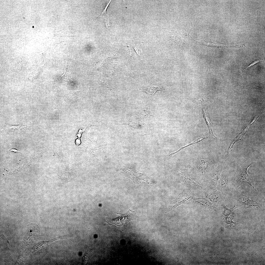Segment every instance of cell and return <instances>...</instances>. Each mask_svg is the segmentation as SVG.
<instances>
[{
    "label": "cell",
    "mask_w": 265,
    "mask_h": 265,
    "mask_svg": "<svg viewBox=\"0 0 265 265\" xmlns=\"http://www.w3.org/2000/svg\"><path fill=\"white\" fill-rule=\"evenodd\" d=\"M116 213L119 215V217L114 219L106 217V222L110 225L113 224L116 225L122 231L124 230L126 225L129 222L138 217L135 212L130 209L125 214Z\"/></svg>",
    "instance_id": "obj_1"
},
{
    "label": "cell",
    "mask_w": 265,
    "mask_h": 265,
    "mask_svg": "<svg viewBox=\"0 0 265 265\" xmlns=\"http://www.w3.org/2000/svg\"><path fill=\"white\" fill-rule=\"evenodd\" d=\"M252 164L238 167L233 185L235 188H237L243 184H247L256 191L254 187L252 184L251 179L247 172L248 168Z\"/></svg>",
    "instance_id": "obj_2"
},
{
    "label": "cell",
    "mask_w": 265,
    "mask_h": 265,
    "mask_svg": "<svg viewBox=\"0 0 265 265\" xmlns=\"http://www.w3.org/2000/svg\"><path fill=\"white\" fill-rule=\"evenodd\" d=\"M233 196L234 199L238 200L245 208H261L256 201L252 200L251 197L245 195L237 189L234 190Z\"/></svg>",
    "instance_id": "obj_3"
},
{
    "label": "cell",
    "mask_w": 265,
    "mask_h": 265,
    "mask_svg": "<svg viewBox=\"0 0 265 265\" xmlns=\"http://www.w3.org/2000/svg\"><path fill=\"white\" fill-rule=\"evenodd\" d=\"M193 197V195L189 191L184 190L175 199L171 202L172 206L169 209L172 210L180 205L186 204L191 200Z\"/></svg>",
    "instance_id": "obj_4"
},
{
    "label": "cell",
    "mask_w": 265,
    "mask_h": 265,
    "mask_svg": "<svg viewBox=\"0 0 265 265\" xmlns=\"http://www.w3.org/2000/svg\"><path fill=\"white\" fill-rule=\"evenodd\" d=\"M181 183L184 186L191 189L203 190L205 188L195 183L189 174L186 172H180Z\"/></svg>",
    "instance_id": "obj_5"
},
{
    "label": "cell",
    "mask_w": 265,
    "mask_h": 265,
    "mask_svg": "<svg viewBox=\"0 0 265 265\" xmlns=\"http://www.w3.org/2000/svg\"><path fill=\"white\" fill-rule=\"evenodd\" d=\"M206 197L211 202L218 206L220 205L223 207L225 205V202L226 197L221 192L217 189L207 195Z\"/></svg>",
    "instance_id": "obj_6"
},
{
    "label": "cell",
    "mask_w": 265,
    "mask_h": 265,
    "mask_svg": "<svg viewBox=\"0 0 265 265\" xmlns=\"http://www.w3.org/2000/svg\"><path fill=\"white\" fill-rule=\"evenodd\" d=\"M229 186V180L226 172L223 173L219 178L217 187V189L221 192L226 197Z\"/></svg>",
    "instance_id": "obj_7"
},
{
    "label": "cell",
    "mask_w": 265,
    "mask_h": 265,
    "mask_svg": "<svg viewBox=\"0 0 265 265\" xmlns=\"http://www.w3.org/2000/svg\"><path fill=\"white\" fill-rule=\"evenodd\" d=\"M28 225L25 236L26 240L29 241L32 236L40 235V232L39 227L36 224H32Z\"/></svg>",
    "instance_id": "obj_8"
},
{
    "label": "cell",
    "mask_w": 265,
    "mask_h": 265,
    "mask_svg": "<svg viewBox=\"0 0 265 265\" xmlns=\"http://www.w3.org/2000/svg\"><path fill=\"white\" fill-rule=\"evenodd\" d=\"M193 201L196 204L200 205L212 210H213L218 206L211 202L208 199L203 198L193 197Z\"/></svg>",
    "instance_id": "obj_9"
},
{
    "label": "cell",
    "mask_w": 265,
    "mask_h": 265,
    "mask_svg": "<svg viewBox=\"0 0 265 265\" xmlns=\"http://www.w3.org/2000/svg\"><path fill=\"white\" fill-rule=\"evenodd\" d=\"M220 174L219 171H217L209 178L207 182V186L209 188L213 189L217 187Z\"/></svg>",
    "instance_id": "obj_10"
},
{
    "label": "cell",
    "mask_w": 265,
    "mask_h": 265,
    "mask_svg": "<svg viewBox=\"0 0 265 265\" xmlns=\"http://www.w3.org/2000/svg\"><path fill=\"white\" fill-rule=\"evenodd\" d=\"M202 110L203 112V118L205 119L209 129V136L214 139L216 140L217 139V137L213 134L212 125L209 119L206 110L204 107L202 108Z\"/></svg>",
    "instance_id": "obj_11"
},
{
    "label": "cell",
    "mask_w": 265,
    "mask_h": 265,
    "mask_svg": "<svg viewBox=\"0 0 265 265\" xmlns=\"http://www.w3.org/2000/svg\"><path fill=\"white\" fill-rule=\"evenodd\" d=\"M190 37L193 40L197 42L199 44L203 46H206L211 47L220 48H226V45H222L218 44L215 42H213L210 41H207L205 40H201L200 41H196L193 39L190 36Z\"/></svg>",
    "instance_id": "obj_12"
},
{
    "label": "cell",
    "mask_w": 265,
    "mask_h": 265,
    "mask_svg": "<svg viewBox=\"0 0 265 265\" xmlns=\"http://www.w3.org/2000/svg\"><path fill=\"white\" fill-rule=\"evenodd\" d=\"M163 88V85H160L154 87L145 88L143 89L144 92H146L148 95L149 97L152 98L155 93L157 91L162 90Z\"/></svg>",
    "instance_id": "obj_13"
},
{
    "label": "cell",
    "mask_w": 265,
    "mask_h": 265,
    "mask_svg": "<svg viewBox=\"0 0 265 265\" xmlns=\"http://www.w3.org/2000/svg\"><path fill=\"white\" fill-rule=\"evenodd\" d=\"M211 98L209 97L205 96L197 97L192 98V102L197 105H201L208 101Z\"/></svg>",
    "instance_id": "obj_14"
},
{
    "label": "cell",
    "mask_w": 265,
    "mask_h": 265,
    "mask_svg": "<svg viewBox=\"0 0 265 265\" xmlns=\"http://www.w3.org/2000/svg\"><path fill=\"white\" fill-rule=\"evenodd\" d=\"M208 138V137H202L198 138V139H196V140L195 141H193L192 143H190V144L186 145V146H185L181 147L177 151H176V152H173V153L170 154H169L168 155H167V156L166 157H167V158H169V157H170L173 156L174 155L177 153L178 152H180L181 150H182L183 149H184L185 148H186V147H188V146H191L192 145H193L194 144H196V143H198L199 142H200V141H202V140H204V139H206L207 138Z\"/></svg>",
    "instance_id": "obj_15"
},
{
    "label": "cell",
    "mask_w": 265,
    "mask_h": 265,
    "mask_svg": "<svg viewBox=\"0 0 265 265\" xmlns=\"http://www.w3.org/2000/svg\"><path fill=\"white\" fill-rule=\"evenodd\" d=\"M223 207L224 208V210L222 212V215L223 217L229 216L231 214H234V213L233 212V211L237 208L235 206L232 207L230 208H228L225 205Z\"/></svg>",
    "instance_id": "obj_16"
},
{
    "label": "cell",
    "mask_w": 265,
    "mask_h": 265,
    "mask_svg": "<svg viewBox=\"0 0 265 265\" xmlns=\"http://www.w3.org/2000/svg\"><path fill=\"white\" fill-rule=\"evenodd\" d=\"M209 166V163L208 162L202 161L198 165V170L201 172H204L208 168Z\"/></svg>",
    "instance_id": "obj_17"
},
{
    "label": "cell",
    "mask_w": 265,
    "mask_h": 265,
    "mask_svg": "<svg viewBox=\"0 0 265 265\" xmlns=\"http://www.w3.org/2000/svg\"><path fill=\"white\" fill-rule=\"evenodd\" d=\"M234 218H231L229 216L224 217V221L226 223V227L234 226V224L238 225V224L234 222L233 220Z\"/></svg>",
    "instance_id": "obj_18"
},
{
    "label": "cell",
    "mask_w": 265,
    "mask_h": 265,
    "mask_svg": "<svg viewBox=\"0 0 265 265\" xmlns=\"http://www.w3.org/2000/svg\"><path fill=\"white\" fill-rule=\"evenodd\" d=\"M264 60L265 59H255L254 60V61L252 62L251 64L249 65L248 66L245 67L243 68L241 72H240V73L241 74H242L243 73V72L246 69H247L248 68V67H251L252 66L254 65L255 64H256L258 62H263Z\"/></svg>",
    "instance_id": "obj_19"
},
{
    "label": "cell",
    "mask_w": 265,
    "mask_h": 265,
    "mask_svg": "<svg viewBox=\"0 0 265 265\" xmlns=\"http://www.w3.org/2000/svg\"><path fill=\"white\" fill-rule=\"evenodd\" d=\"M111 0H110L109 2L107 4L105 7L104 10L103 12L100 15L97 16L96 17L98 18H103L106 15V11L108 7V6L109 4H110Z\"/></svg>",
    "instance_id": "obj_20"
},
{
    "label": "cell",
    "mask_w": 265,
    "mask_h": 265,
    "mask_svg": "<svg viewBox=\"0 0 265 265\" xmlns=\"http://www.w3.org/2000/svg\"><path fill=\"white\" fill-rule=\"evenodd\" d=\"M104 22L107 28L110 26V21L107 18H105L104 20Z\"/></svg>",
    "instance_id": "obj_21"
},
{
    "label": "cell",
    "mask_w": 265,
    "mask_h": 265,
    "mask_svg": "<svg viewBox=\"0 0 265 265\" xmlns=\"http://www.w3.org/2000/svg\"><path fill=\"white\" fill-rule=\"evenodd\" d=\"M85 129V128L82 130H81L80 129L77 134L76 135L78 137V139H80V137L82 133L84 131Z\"/></svg>",
    "instance_id": "obj_22"
},
{
    "label": "cell",
    "mask_w": 265,
    "mask_h": 265,
    "mask_svg": "<svg viewBox=\"0 0 265 265\" xmlns=\"http://www.w3.org/2000/svg\"><path fill=\"white\" fill-rule=\"evenodd\" d=\"M9 151L13 152L15 153H19L21 152V151L15 149H12L9 150Z\"/></svg>",
    "instance_id": "obj_23"
},
{
    "label": "cell",
    "mask_w": 265,
    "mask_h": 265,
    "mask_svg": "<svg viewBox=\"0 0 265 265\" xmlns=\"http://www.w3.org/2000/svg\"><path fill=\"white\" fill-rule=\"evenodd\" d=\"M81 143L80 139H78L76 140V143L77 146L80 145Z\"/></svg>",
    "instance_id": "obj_24"
},
{
    "label": "cell",
    "mask_w": 265,
    "mask_h": 265,
    "mask_svg": "<svg viewBox=\"0 0 265 265\" xmlns=\"http://www.w3.org/2000/svg\"><path fill=\"white\" fill-rule=\"evenodd\" d=\"M66 80H68L67 81H66L65 82H71V83H73V84H74L75 85H76V84H77L76 83L74 82H73V81H72L70 79H67Z\"/></svg>",
    "instance_id": "obj_25"
},
{
    "label": "cell",
    "mask_w": 265,
    "mask_h": 265,
    "mask_svg": "<svg viewBox=\"0 0 265 265\" xmlns=\"http://www.w3.org/2000/svg\"><path fill=\"white\" fill-rule=\"evenodd\" d=\"M122 5L124 7L126 8V6L125 0H122Z\"/></svg>",
    "instance_id": "obj_26"
},
{
    "label": "cell",
    "mask_w": 265,
    "mask_h": 265,
    "mask_svg": "<svg viewBox=\"0 0 265 265\" xmlns=\"http://www.w3.org/2000/svg\"><path fill=\"white\" fill-rule=\"evenodd\" d=\"M70 5L71 6L73 7H80L78 5H75L74 4H70Z\"/></svg>",
    "instance_id": "obj_27"
}]
</instances>
